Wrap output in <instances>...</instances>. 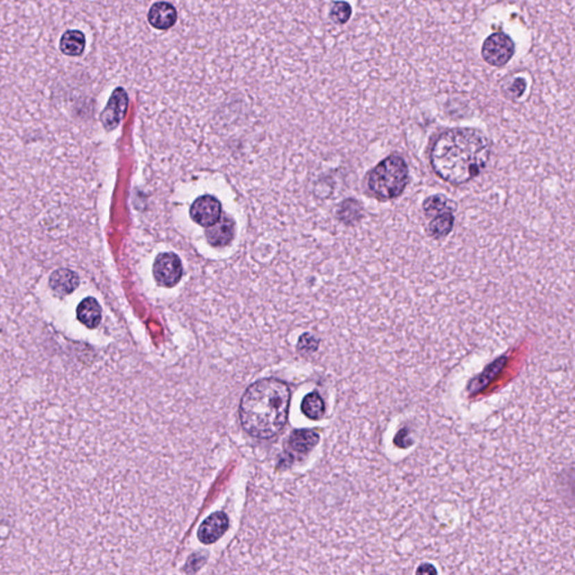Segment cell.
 Here are the masks:
<instances>
[{"label":"cell","instance_id":"1","mask_svg":"<svg viewBox=\"0 0 575 575\" xmlns=\"http://www.w3.org/2000/svg\"><path fill=\"white\" fill-rule=\"evenodd\" d=\"M491 143L476 128L458 127L436 136L429 151L434 174L452 185H465L476 179L490 160Z\"/></svg>","mask_w":575,"mask_h":575},{"label":"cell","instance_id":"2","mask_svg":"<svg viewBox=\"0 0 575 575\" xmlns=\"http://www.w3.org/2000/svg\"><path fill=\"white\" fill-rule=\"evenodd\" d=\"M290 389L278 378H261L249 387L240 405V420L252 438L269 440L285 427L290 407Z\"/></svg>","mask_w":575,"mask_h":575},{"label":"cell","instance_id":"3","mask_svg":"<svg viewBox=\"0 0 575 575\" xmlns=\"http://www.w3.org/2000/svg\"><path fill=\"white\" fill-rule=\"evenodd\" d=\"M409 181V167L400 156H388L367 174V187L373 197L389 201L400 197Z\"/></svg>","mask_w":575,"mask_h":575},{"label":"cell","instance_id":"4","mask_svg":"<svg viewBox=\"0 0 575 575\" xmlns=\"http://www.w3.org/2000/svg\"><path fill=\"white\" fill-rule=\"evenodd\" d=\"M515 51L516 47L512 38L506 33L496 32L485 38L481 54L485 63L494 68H501L512 59Z\"/></svg>","mask_w":575,"mask_h":575},{"label":"cell","instance_id":"5","mask_svg":"<svg viewBox=\"0 0 575 575\" xmlns=\"http://www.w3.org/2000/svg\"><path fill=\"white\" fill-rule=\"evenodd\" d=\"M153 273L158 283L165 287H174L183 274L181 260L174 253H163L156 258Z\"/></svg>","mask_w":575,"mask_h":575},{"label":"cell","instance_id":"6","mask_svg":"<svg viewBox=\"0 0 575 575\" xmlns=\"http://www.w3.org/2000/svg\"><path fill=\"white\" fill-rule=\"evenodd\" d=\"M190 215L200 226L210 227L220 219L222 206L216 198L207 194L198 198L191 206Z\"/></svg>","mask_w":575,"mask_h":575},{"label":"cell","instance_id":"7","mask_svg":"<svg viewBox=\"0 0 575 575\" xmlns=\"http://www.w3.org/2000/svg\"><path fill=\"white\" fill-rule=\"evenodd\" d=\"M128 107V96L123 88H117L109 98L106 108L101 112L100 119L107 131H112L119 125Z\"/></svg>","mask_w":575,"mask_h":575},{"label":"cell","instance_id":"8","mask_svg":"<svg viewBox=\"0 0 575 575\" xmlns=\"http://www.w3.org/2000/svg\"><path fill=\"white\" fill-rule=\"evenodd\" d=\"M228 517L224 512H215L205 519L198 531V538L201 543L208 545L219 540L228 529Z\"/></svg>","mask_w":575,"mask_h":575},{"label":"cell","instance_id":"9","mask_svg":"<svg viewBox=\"0 0 575 575\" xmlns=\"http://www.w3.org/2000/svg\"><path fill=\"white\" fill-rule=\"evenodd\" d=\"M147 19L151 26L154 27L156 30L165 31L169 30L171 27L174 26L176 22V10L174 5L167 1H159V3H153L149 14H147Z\"/></svg>","mask_w":575,"mask_h":575},{"label":"cell","instance_id":"10","mask_svg":"<svg viewBox=\"0 0 575 575\" xmlns=\"http://www.w3.org/2000/svg\"><path fill=\"white\" fill-rule=\"evenodd\" d=\"M234 233L233 220L225 216L223 219L218 220L217 223L206 231V238L212 247H223L228 245L229 242L232 241Z\"/></svg>","mask_w":575,"mask_h":575},{"label":"cell","instance_id":"11","mask_svg":"<svg viewBox=\"0 0 575 575\" xmlns=\"http://www.w3.org/2000/svg\"><path fill=\"white\" fill-rule=\"evenodd\" d=\"M319 442V435L309 429H298L290 435L288 447L290 452L301 456L310 452Z\"/></svg>","mask_w":575,"mask_h":575},{"label":"cell","instance_id":"12","mask_svg":"<svg viewBox=\"0 0 575 575\" xmlns=\"http://www.w3.org/2000/svg\"><path fill=\"white\" fill-rule=\"evenodd\" d=\"M79 285V276L69 269H59L54 271L50 276V287L54 292L61 296L72 294Z\"/></svg>","mask_w":575,"mask_h":575},{"label":"cell","instance_id":"13","mask_svg":"<svg viewBox=\"0 0 575 575\" xmlns=\"http://www.w3.org/2000/svg\"><path fill=\"white\" fill-rule=\"evenodd\" d=\"M76 316L80 323L85 325L87 328H96L101 320V307L97 300L92 297H88L78 306Z\"/></svg>","mask_w":575,"mask_h":575},{"label":"cell","instance_id":"14","mask_svg":"<svg viewBox=\"0 0 575 575\" xmlns=\"http://www.w3.org/2000/svg\"><path fill=\"white\" fill-rule=\"evenodd\" d=\"M428 235L434 240L447 238L452 232L455 225V216L453 210L440 212L434 217L429 218Z\"/></svg>","mask_w":575,"mask_h":575},{"label":"cell","instance_id":"15","mask_svg":"<svg viewBox=\"0 0 575 575\" xmlns=\"http://www.w3.org/2000/svg\"><path fill=\"white\" fill-rule=\"evenodd\" d=\"M85 47V38L80 31H68L63 34L60 41V50L69 56H79L83 53Z\"/></svg>","mask_w":575,"mask_h":575},{"label":"cell","instance_id":"16","mask_svg":"<svg viewBox=\"0 0 575 575\" xmlns=\"http://www.w3.org/2000/svg\"><path fill=\"white\" fill-rule=\"evenodd\" d=\"M507 362V358H500L496 362L491 363L489 367L485 369L480 376H476L471 383L469 385V394H478L480 391L483 390L487 387L493 378H496L499 374L502 367Z\"/></svg>","mask_w":575,"mask_h":575},{"label":"cell","instance_id":"17","mask_svg":"<svg viewBox=\"0 0 575 575\" xmlns=\"http://www.w3.org/2000/svg\"><path fill=\"white\" fill-rule=\"evenodd\" d=\"M456 206L453 203L452 200L445 197L444 194H434V196H429L427 199L424 201L423 209L425 212L426 217L431 218L440 214V212H447V210H453L454 212Z\"/></svg>","mask_w":575,"mask_h":575},{"label":"cell","instance_id":"18","mask_svg":"<svg viewBox=\"0 0 575 575\" xmlns=\"http://www.w3.org/2000/svg\"><path fill=\"white\" fill-rule=\"evenodd\" d=\"M301 411L309 419H320L325 412V403L322 397L317 392L307 394L301 402Z\"/></svg>","mask_w":575,"mask_h":575},{"label":"cell","instance_id":"19","mask_svg":"<svg viewBox=\"0 0 575 575\" xmlns=\"http://www.w3.org/2000/svg\"><path fill=\"white\" fill-rule=\"evenodd\" d=\"M362 207L356 200H345L338 210V217L345 224H353L361 217Z\"/></svg>","mask_w":575,"mask_h":575},{"label":"cell","instance_id":"20","mask_svg":"<svg viewBox=\"0 0 575 575\" xmlns=\"http://www.w3.org/2000/svg\"><path fill=\"white\" fill-rule=\"evenodd\" d=\"M351 16H352V7L349 3L340 0L333 3L332 9L329 12V17L334 23L344 25L349 21Z\"/></svg>","mask_w":575,"mask_h":575},{"label":"cell","instance_id":"21","mask_svg":"<svg viewBox=\"0 0 575 575\" xmlns=\"http://www.w3.org/2000/svg\"><path fill=\"white\" fill-rule=\"evenodd\" d=\"M318 347V341L314 336L310 335H303V338H300L299 344H298V349L301 353H310L316 351Z\"/></svg>","mask_w":575,"mask_h":575},{"label":"cell","instance_id":"22","mask_svg":"<svg viewBox=\"0 0 575 575\" xmlns=\"http://www.w3.org/2000/svg\"><path fill=\"white\" fill-rule=\"evenodd\" d=\"M525 89L526 83L522 79H517L516 81H515L514 85L510 87L511 94H512V96L516 98L520 97V96L524 94Z\"/></svg>","mask_w":575,"mask_h":575},{"label":"cell","instance_id":"23","mask_svg":"<svg viewBox=\"0 0 575 575\" xmlns=\"http://www.w3.org/2000/svg\"><path fill=\"white\" fill-rule=\"evenodd\" d=\"M416 573H438V571L431 567V565H422L419 569H417Z\"/></svg>","mask_w":575,"mask_h":575}]
</instances>
